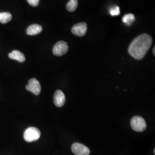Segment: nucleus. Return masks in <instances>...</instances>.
Returning <instances> with one entry per match:
<instances>
[{
	"label": "nucleus",
	"instance_id": "f257e3e1",
	"mask_svg": "<svg viewBox=\"0 0 155 155\" xmlns=\"http://www.w3.org/2000/svg\"><path fill=\"white\" fill-rule=\"evenodd\" d=\"M152 43V39L148 34H142L133 40L128 48L129 54L137 60H141L146 55Z\"/></svg>",
	"mask_w": 155,
	"mask_h": 155
},
{
	"label": "nucleus",
	"instance_id": "f03ea898",
	"mask_svg": "<svg viewBox=\"0 0 155 155\" xmlns=\"http://www.w3.org/2000/svg\"><path fill=\"white\" fill-rule=\"evenodd\" d=\"M41 135L39 129L35 127H29L27 128L24 133V139L28 143L37 141L39 140Z\"/></svg>",
	"mask_w": 155,
	"mask_h": 155
},
{
	"label": "nucleus",
	"instance_id": "7ed1b4c3",
	"mask_svg": "<svg viewBox=\"0 0 155 155\" xmlns=\"http://www.w3.org/2000/svg\"><path fill=\"white\" fill-rule=\"evenodd\" d=\"M130 125L133 130L138 132H143L147 128V123L142 117H133L130 121Z\"/></svg>",
	"mask_w": 155,
	"mask_h": 155
},
{
	"label": "nucleus",
	"instance_id": "20e7f679",
	"mask_svg": "<svg viewBox=\"0 0 155 155\" xmlns=\"http://www.w3.org/2000/svg\"><path fill=\"white\" fill-rule=\"evenodd\" d=\"M68 50V45L64 41H59L53 48V54L57 56H61L66 54Z\"/></svg>",
	"mask_w": 155,
	"mask_h": 155
},
{
	"label": "nucleus",
	"instance_id": "39448f33",
	"mask_svg": "<svg viewBox=\"0 0 155 155\" xmlns=\"http://www.w3.org/2000/svg\"><path fill=\"white\" fill-rule=\"evenodd\" d=\"M71 150L75 155H89L90 153L88 147L78 143L72 144Z\"/></svg>",
	"mask_w": 155,
	"mask_h": 155
},
{
	"label": "nucleus",
	"instance_id": "423d86ee",
	"mask_svg": "<svg viewBox=\"0 0 155 155\" xmlns=\"http://www.w3.org/2000/svg\"><path fill=\"white\" fill-rule=\"evenodd\" d=\"M26 89L33 94L38 95L41 92V86L36 79L32 78L29 81L28 84L26 86Z\"/></svg>",
	"mask_w": 155,
	"mask_h": 155
},
{
	"label": "nucleus",
	"instance_id": "0eeeda50",
	"mask_svg": "<svg viewBox=\"0 0 155 155\" xmlns=\"http://www.w3.org/2000/svg\"><path fill=\"white\" fill-rule=\"evenodd\" d=\"M87 26L85 22H79L72 27V33L79 37H82L87 32Z\"/></svg>",
	"mask_w": 155,
	"mask_h": 155
},
{
	"label": "nucleus",
	"instance_id": "6e6552de",
	"mask_svg": "<svg viewBox=\"0 0 155 155\" xmlns=\"http://www.w3.org/2000/svg\"><path fill=\"white\" fill-rule=\"evenodd\" d=\"M66 102V97L63 91L59 90L56 91L54 95V102L56 106L61 107L64 105Z\"/></svg>",
	"mask_w": 155,
	"mask_h": 155
},
{
	"label": "nucleus",
	"instance_id": "1a4fd4ad",
	"mask_svg": "<svg viewBox=\"0 0 155 155\" xmlns=\"http://www.w3.org/2000/svg\"><path fill=\"white\" fill-rule=\"evenodd\" d=\"M8 56L10 59L13 60H16L17 61L22 63L25 61V57L24 55L18 50H14L12 52L9 53Z\"/></svg>",
	"mask_w": 155,
	"mask_h": 155
},
{
	"label": "nucleus",
	"instance_id": "9d476101",
	"mask_svg": "<svg viewBox=\"0 0 155 155\" xmlns=\"http://www.w3.org/2000/svg\"><path fill=\"white\" fill-rule=\"evenodd\" d=\"M43 30L41 26L38 24H32L30 25L27 29V33L30 36H34L38 35Z\"/></svg>",
	"mask_w": 155,
	"mask_h": 155
},
{
	"label": "nucleus",
	"instance_id": "9b49d317",
	"mask_svg": "<svg viewBox=\"0 0 155 155\" xmlns=\"http://www.w3.org/2000/svg\"><path fill=\"white\" fill-rule=\"evenodd\" d=\"M12 18V15L9 12H1L0 13V22L6 24L9 22Z\"/></svg>",
	"mask_w": 155,
	"mask_h": 155
},
{
	"label": "nucleus",
	"instance_id": "f8f14e48",
	"mask_svg": "<svg viewBox=\"0 0 155 155\" xmlns=\"http://www.w3.org/2000/svg\"><path fill=\"white\" fill-rule=\"evenodd\" d=\"M135 21V17L132 13H128L122 17V21L127 26H130Z\"/></svg>",
	"mask_w": 155,
	"mask_h": 155
},
{
	"label": "nucleus",
	"instance_id": "ddd939ff",
	"mask_svg": "<svg viewBox=\"0 0 155 155\" xmlns=\"http://www.w3.org/2000/svg\"><path fill=\"white\" fill-rule=\"evenodd\" d=\"M78 5V0H70V1L67 4V9L71 12H74L77 8Z\"/></svg>",
	"mask_w": 155,
	"mask_h": 155
},
{
	"label": "nucleus",
	"instance_id": "4468645a",
	"mask_svg": "<svg viewBox=\"0 0 155 155\" xmlns=\"http://www.w3.org/2000/svg\"><path fill=\"white\" fill-rule=\"evenodd\" d=\"M110 13L111 15L113 16H116L119 15L120 13V8L118 6H114V7L111 8L110 11Z\"/></svg>",
	"mask_w": 155,
	"mask_h": 155
},
{
	"label": "nucleus",
	"instance_id": "2eb2a0df",
	"mask_svg": "<svg viewBox=\"0 0 155 155\" xmlns=\"http://www.w3.org/2000/svg\"><path fill=\"white\" fill-rule=\"evenodd\" d=\"M40 0H27L29 4L32 6H37L39 5Z\"/></svg>",
	"mask_w": 155,
	"mask_h": 155
},
{
	"label": "nucleus",
	"instance_id": "dca6fc26",
	"mask_svg": "<svg viewBox=\"0 0 155 155\" xmlns=\"http://www.w3.org/2000/svg\"><path fill=\"white\" fill-rule=\"evenodd\" d=\"M155 48L154 47V48H153V54H154V55L155 54Z\"/></svg>",
	"mask_w": 155,
	"mask_h": 155
}]
</instances>
